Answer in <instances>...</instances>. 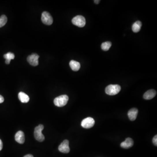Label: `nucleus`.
Here are the masks:
<instances>
[{
  "label": "nucleus",
  "mask_w": 157,
  "mask_h": 157,
  "mask_svg": "<svg viewBox=\"0 0 157 157\" xmlns=\"http://www.w3.org/2000/svg\"><path fill=\"white\" fill-rule=\"evenodd\" d=\"M69 97L66 95H63L56 97L54 100V103L58 107H63L67 104Z\"/></svg>",
  "instance_id": "f257e3e1"
},
{
  "label": "nucleus",
  "mask_w": 157,
  "mask_h": 157,
  "mask_svg": "<svg viewBox=\"0 0 157 157\" xmlns=\"http://www.w3.org/2000/svg\"><path fill=\"white\" fill-rule=\"evenodd\" d=\"M44 129V126L42 124H39L35 127L34 131V136L35 139L39 142H42L45 140V137L42 134V131Z\"/></svg>",
  "instance_id": "f03ea898"
},
{
  "label": "nucleus",
  "mask_w": 157,
  "mask_h": 157,
  "mask_svg": "<svg viewBox=\"0 0 157 157\" xmlns=\"http://www.w3.org/2000/svg\"><path fill=\"white\" fill-rule=\"evenodd\" d=\"M121 90V87L119 85H110L106 88L105 92L109 95L113 96L118 94Z\"/></svg>",
  "instance_id": "7ed1b4c3"
},
{
  "label": "nucleus",
  "mask_w": 157,
  "mask_h": 157,
  "mask_svg": "<svg viewBox=\"0 0 157 157\" xmlns=\"http://www.w3.org/2000/svg\"><path fill=\"white\" fill-rule=\"evenodd\" d=\"M72 22L74 25L81 28L84 27L86 23L85 18L81 15H77L73 18Z\"/></svg>",
  "instance_id": "20e7f679"
},
{
  "label": "nucleus",
  "mask_w": 157,
  "mask_h": 157,
  "mask_svg": "<svg viewBox=\"0 0 157 157\" xmlns=\"http://www.w3.org/2000/svg\"><path fill=\"white\" fill-rule=\"evenodd\" d=\"M42 21L46 25H50L53 24V18L51 14L47 12H44L42 14Z\"/></svg>",
  "instance_id": "39448f33"
},
{
  "label": "nucleus",
  "mask_w": 157,
  "mask_h": 157,
  "mask_svg": "<svg viewBox=\"0 0 157 157\" xmlns=\"http://www.w3.org/2000/svg\"><path fill=\"white\" fill-rule=\"evenodd\" d=\"M94 118L90 117L85 118L81 122L82 127L84 128H90L94 126Z\"/></svg>",
  "instance_id": "423d86ee"
},
{
  "label": "nucleus",
  "mask_w": 157,
  "mask_h": 157,
  "mask_svg": "<svg viewBox=\"0 0 157 157\" xmlns=\"http://www.w3.org/2000/svg\"><path fill=\"white\" fill-rule=\"evenodd\" d=\"M39 56L37 54H32L29 55L27 58V61L32 66H35L38 65V59Z\"/></svg>",
  "instance_id": "0eeeda50"
},
{
  "label": "nucleus",
  "mask_w": 157,
  "mask_h": 157,
  "mask_svg": "<svg viewBox=\"0 0 157 157\" xmlns=\"http://www.w3.org/2000/svg\"><path fill=\"white\" fill-rule=\"evenodd\" d=\"M59 150L63 153H68L70 152L69 141L67 140L64 141L59 146Z\"/></svg>",
  "instance_id": "6e6552de"
},
{
  "label": "nucleus",
  "mask_w": 157,
  "mask_h": 157,
  "mask_svg": "<svg viewBox=\"0 0 157 157\" xmlns=\"http://www.w3.org/2000/svg\"><path fill=\"white\" fill-rule=\"evenodd\" d=\"M15 140L19 144H23L25 141V137L24 132L22 131H18L15 134Z\"/></svg>",
  "instance_id": "1a4fd4ad"
},
{
  "label": "nucleus",
  "mask_w": 157,
  "mask_h": 157,
  "mask_svg": "<svg viewBox=\"0 0 157 157\" xmlns=\"http://www.w3.org/2000/svg\"><path fill=\"white\" fill-rule=\"evenodd\" d=\"M139 111L137 108H133L128 112V115L129 118L131 121H134L136 119Z\"/></svg>",
  "instance_id": "9d476101"
},
{
  "label": "nucleus",
  "mask_w": 157,
  "mask_h": 157,
  "mask_svg": "<svg viewBox=\"0 0 157 157\" xmlns=\"http://www.w3.org/2000/svg\"><path fill=\"white\" fill-rule=\"evenodd\" d=\"M133 145H134V141L131 138L128 137L126 139L125 141L121 143V146L122 148L128 149L133 146Z\"/></svg>",
  "instance_id": "9b49d317"
},
{
  "label": "nucleus",
  "mask_w": 157,
  "mask_h": 157,
  "mask_svg": "<svg viewBox=\"0 0 157 157\" xmlns=\"http://www.w3.org/2000/svg\"><path fill=\"white\" fill-rule=\"evenodd\" d=\"M156 94H157V92L155 90L150 89L145 93L143 96V97L145 100H149L152 99L154 97H155Z\"/></svg>",
  "instance_id": "f8f14e48"
},
{
  "label": "nucleus",
  "mask_w": 157,
  "mask_h": 157,
  "mask_svg": "<svg viewBox=\"0 0 157 157\" xmlns=\"http://www.w3.org/2000/svg\"><path fill=\"white\" fill-rule=\"evenodd\" d=\"M19 99L23 103H27L29 101L30 98L29 96L24 92H20L18 95Z\"/></svg>",
  "instance_id": "ddd939ff"
},
{
  "label": "nucleus",
  "mask_w": 157,
  "mask_h": 157,
  "mask_svg": "<svg viewBox=\"0 0 157 157\" xmlns=\"http://www.w3.org/2000/svg\"><path fill=\"white\" fill-rule=\"evenodd\" d=\"M70 66L72 70L74 71H77L81 68L80 63L74 60H71L70 62Z\"/></svg>",
  "instance_id": "4468645a"
},
{
  "label": "nucleus",
  "mask_w": 157,
  "mask_h": 157,
  "mask_svg": "<svg viewBox=\"0 0 157 157\" xmlns=\"http://www.w3.org/2000/svg\"><path fill=\"white\" fill-rule=\"evenodd\" d=\"M142 23L140 21H137L135 23L133 24L132 26V29L133 32L135 33H137L140 31L141 29Z\"/></svg>",
  "instance_id": "2eb2a0df"
},
{
  "label": "nucleus",
  "mask_w": 157,
  "mask_h": 157,
  "mask_svg": "<svg viewBox=\"0 0 157 157\" xmlns=\"http://www.w3.org/2000/svg\"><path fill=\"white\" fill-rule=\"evenodd\" d=\"M4 57L5 59V63L7 64H9L12 59H14L15 56L13 53L9 52L4 55Z\"/></svg>",
  "instance_id": "dca6fc26"
},
{
  "label": "nucleus",
  "mask_w": 157,
  "mask_h": 157,
  "mask_svg": "<svg viewBox=\"0 0 157 157\" xmlns=\"http://www.w3.org/2000/svg\"><path fill=\"white\" fill-rule=\"evenodd\" d=\"M111 43L110 42H103L101 45V48L104 51H108L111 46Z\"/></svg>",
  "instance_id": "f3484780"
},
{
  "label": "nucleus",
  "mask_w": 157,
  "mask_h": 157,
  "mask_svg": "<svg viewBox=\"0 0 157 157\" xmlns=\"http://www.w3.org/2000/svg\"><path fill=\"white\" fill-rule=\"evenodd\" d=\"M7 21V18L5 15H1L0 17V28L4 26L6 24Z\"/></svg>",
  "instance_id": "a211bd4d"
},
{
  "label": "nucleus",
  "mask_w": 157,
  "mask_h": 157,
  "mask_svg": "<svg viewBox=\"0 0 157 157\" xmlns=\"http://www.w3.org/2000/svg\"><path fill=\"white\" fill-rule=\"evenodd\" d=\"M153 143L154 145L157 146V135L154 136V137L153 139Z\"/></svg>",
  "instance_id": "6ab92c4d"
},
{
  "label": "nucleus",
  "mask_w": 157,
  "mask_h": 157,
  "mask_svg": "<svg viewBox=\"0 0 157 157\" xmlns=\"http://www.w3.org/2000/svg\"><path fill=\"white\" fill-rule=\"evenodd\" d=\"M4 101V98L2 96L0 95V104L3 103Z\"/></svg>",
  "instance_id": "aec40b11"
},
{
  "label": "nucleus",
  "mask_w": 157,
  "mask_h": 157,
  "mask_svg": "<svg viewBox=\"0 0 157 157\" xmlns=\"http://www.w3.org/2000/svg\"><path fill=\"white\" fill-rule=\"evenodd\" d=\"M3 148V143L2 141L0 139V151H1Z\"/></svg>",
  "instance_id": "412c9836"
},
{
  "label": "nucleus",
  "mask_w": 157,
  "mask_h": 157,
  "mask_svg": "<svg viewBox=\"0 0 157 157\" xmlns=\"http://www.w3.org/2000/svg\"><path fill=\"white\" fill-rule=\"evenodd\" d=\"M24 157H34L33 155L31 154H27V155H25Z\"/></svg>",
  "instance_id": "4be33fe9"
},
{
  "label": "nucleus",
  "mask_w": 157,
  "mask_h": 157,
  "mask_svg": "<svg viewBox=\"0 0 157 157\" xmlns=\"http://www.w3.org/2000/svg\"><path fill=\"white\" fill-rule=\"evenodd\" d=\"M94 2L95 3H96V4H98L99 3H100V1H99V0H98V1H94Z\"/></svg>",
  "instance_id": "5701e85b"
}]
</instances>
